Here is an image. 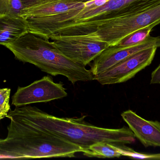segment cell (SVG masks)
I'll use <instances>...</instances> for the list:
<instances>
[{
	"label": "cell",
	"instance_id": "obj_2",
	"mask_svg": "<svg viewBox=\"0 0 160 160\" xmlns=\"http://www.w3.org/2000/svg\"><path fill=\"white\" fill-rule=\"evenodd\" d=\"M6 139L0 141V156L18 158L74 157L82 149L40 128L11 111Z\"/></svg>",
	"mask_w": 160,
	"mask_h": 160
},
{
	"label": "cell",
	"instance_id": "obj_13",
	"mask_svg": "<svg viewBox=\"0 0 160 160\" xmlns=\"http://www.w3.org/2000/svg\"><path fill=\"white\" fill-rule=\"evenodd\" d=\"M158 24L153 23L144 28L134 31L120 40L116 47L126 48L140 44L147 39L150 36V34L153 28Z\"/></svg>",
	"mask_w": 160,
	"mask_h": 160
},
{
	"label": "cell",
	"instance_id": "obj_18",
	"mask_svg": "<svg viewBox=\"0 0 160 160\" xmlns=\"http://www.w3.org/2000/svg\"><path fill=\"white\" fill-rule=\"evenodd\" d=\"M35 1V0H21V2L22 4H23V6H24V8L27 7L31 5Z\"/></svg>",
	"mask_w": 160,
	"mask_h": 160
},
{
	"label": "cell",
	"instance_id": "obj_6",
	"mask_svg": "<svg viewBox=\"0 0 160 160\" xmlns=\"http://www.w3.org/2000/svg\"><path fill=\"white\" fill-rule=\"evenodd\" d=\"M158 48L153 47L136 53L112 67L94 77L102 85L125 82L151 65Z\"/></svg>",
	"mask_w": 160,
	"mask_h": 160
},
{
	"label": "cell",
	"instance_id": "obj_15",
	"mask_svg": "<svg viewBox=\"0 0 160 160\" xmlns=\"http://www.w3.org/2000/svg\"><path fill=\"white\" fill-rule=\"evenodd\" d=\"M23 8L21 0H0V15L21 16Z\"/></svg>",
	"mask_w": 160,
	"mask_h": 160
},
{
	"label": "cell",
	"instance_id": "obj_3",
	"mask_svg": "<svg viewBox=\"0 0 160 160\" xmlns=\"http://www.w3.org/2000/svg\"><path fill=\"white\" fill-rule=\"evenodd\" d=\"M4 46L17 60L32 64L52 76H64L72 84L94 80L90 70L65 56L53 46L49 39L28 33Z\"/></svg>",
	"mask_w": 160,
	"mask_h": 160
},
{
	"label": "cell",
	"instance_id": "obj_10",
	"mask_svg": "<svg viewBox=\"0 0 160 160\" xmlns=\"http://www.w3.org/2000/svg\"><path fill=\"white\" fill-rule=\"evenodd\" d=\"M84 7H86V3H77L73 0H58L24 8L21 16L24 18L48 17Z\"/></svg>",
	"mask_w": 160,
	"mask_h": 160
},
{
	"label": "cell",
	"instance_id": "obj_7",
	"mask_svg": "<svg viewBox=\"0 0 160 160\" xmlns=\"http://www.w3.org/2000/svg\"><path fill=\"white\" fill-rule=\"evenodd\" d=\"M62 82L55 83L51 76H46L25 87H18L12 97L16 107L39 102H47L67 96Z\"/></svg>",
	"mask_w": 160,
	"mask_h": 160
},
{
	"label": "cell",
	"instance_id": "obj_16",
	"mask_svg": "<svg viewBox=\"0 0 160 160\" xmlns=\"http://www.w3.org/2000/svg\"><path fill=\"white\" fill-rule=\"evenodd\" d=\"M11 89L8 88L0 89V120L7 117L10 110L9 104Z\"/></svg>",
	"mask_w": 160,
	"mask_h": 160
},
{
	"label": "cell",
	"instance_id": "obj_5",
	"mask_svg": "<svg viewBox=\"0 0 160 160\" xmlns=\"http://www.w3.org/2000/svg\"><path fill=\"white\" fill-rule=\"evenodd\" d=\"M48 38L65 56L85 66L110 47L106 42L88 40L79 35L54 34L50 35Z\"/></svg>",
	"mask_w": 160,
	"mask_h": 160
},
{
	"label": "cell",
	"instance_id": "obj_9",
	"mask_svg": "<svg viewBox=\"0 0 160 160\" xmlns=\"http://www.w3.org/2000/svg\"><path fill=\"white\" fill-rule=\"evenodd\" d=\"M121 116L145 147H160V122L146 120L131 110L123 112Z\"/></svg>",
	"mask_w": 160,
	"mask_h": 160
},
{
	"label": "cell",
	"instance_id": "obj_8",
	"mask_svg": "<svg viewBox=\"0 0 160 160\" xmlns=\"http://www.w3.org/2000/svg\"><path fill=\"white\" fill-rule=\"evenodd\" d=\"M153 47L160 48V36H150L140 44L128 48L109 47L93 60L90 70L95 77L106 71L130 55Z\"/></svg>",
	"mask_w": 160,
	"mask_h": 160
},
{
	"label": "cell",
	"instance_id": "obj_11",
	"mask_svg": "<svg viewBox=\"0 0 160 160\" xmlns=\"http://www.w3.org/2000/svg\"><path fill=\"white\" fill-rule=\"evenodd\" d=\"M28 33L25 18L9 14L0 15V45L4 46Z\"/></svg>",
	"mask_w": 160,
	"mask_h": 160
},
{
	"label": "cell",
	"instance_id": "obj_17",
	"mask_svg": "<svg viewBox=\"0 0 160 160\" xmlns=\"http://www.w3.org/2000/svg\"><path fill=\"white\" fill-rule=\"evenodd\" d=\"M150 84H160V65L151 74Z\"/></svg>",
	"mask_w": 160,
	"mask_h": 160
},
{
	"label": "cell",
	"instance_id": "obj_1",
	"mask_svg": "<svg viewBox=\"0 0 160 160\" xmlns=\"http://www.w3.org/2000/svg\"><path fill=\"white\" fill-rule=\"evenodd\" d=\"M10 111L44 130L78 146L82 149V153L98 142L126 145L135 141L136 138L129 128L108 129L96 126L86 122L85 116L79 118L57 117L29 105L16 107Z\"/></svg>",
	"mask_w": 160,
	"mask_h": 160
},
{
	"label": "cell",
	"instance_id": "obj_19",
	"mask_svg": "<svg viewBox=\"0 0 160 160\" xmlns=\"http://www.w3.org/2000/svg\"><path fill=\"white\" fill-rule=\"evenodd\" d=\"M73 1H75L77 3H85L87 2H90V1H93V0H73Z\"/></svg>",
	"mask_w": 160,
	"mask_h": 160
},
{
	"label": "cell",
	"instance_id": "obj_14",
	"mask_svg": "<svg viewBox=\"0 0 160 160\" xmlns=\"http://www.w3.org/2000/svg\"><path fill=\"white\" fill-rule=\"evenodd\" d=\"M115 145L122 156H125L136 159L160 160V153L153 154L140 153L126 146L124 144Z\"/></svg>",
	"mask_w": 160,
	"mask_h": 160
},
{
	"label": "cell",
	"instance_id": "obj_12",
	"mask_svg": "<svg viewBox=\"0 0 160 160\" xmlns=\"http://www.w3.org/2000/svg\"><path fill=\"white\" fill-rule=\"evenodd\" d=\"M83 154L88 157L103 158H118L122 156L115 144L103 142H98L92 145Z\"/></svg>",
	"mask_w": 160,
	"mask_h": 160
},
{
	"label": "cell",
	"instance_id": "obj_4",
	"mask_svg": "<svg viewBox=\"0 0 160 160\" xmlns=\"http://www.w3.org/2000/svg\"><path fill=\"white\" fill-rule=\"evenodd\" d=\"M153 23H160V4L138 14L109 20L98 25L92 33L79 36L88 40L106 42L111 47L134 31Z\"/></svg>",
	"mask_w": 160,
	"mask_h": 160
},
{
	"label": "cell",
	"instance_id": "obj_20",
	"mask_svg": "<svg viewBox=\"0 0 160 160\" xmlns=\"http://www.w3.org/2000/svg\"><path fill=\"white\" fill-rule=\"evenodd\" d=\"M1 140H1V139H0V141H1Z\"/></svg>",
	"mask_w": 160,
	"mask_h": 160
}]
</instances>
